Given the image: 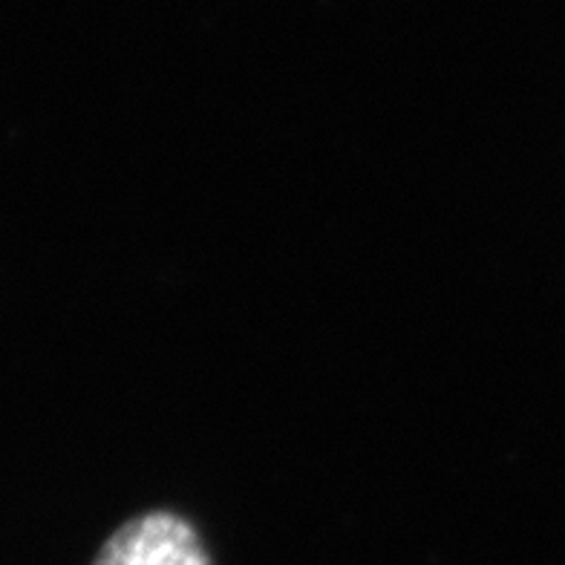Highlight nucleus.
Returning a JSON list of instances; mask_svg holds the SVG:
<instances>
[{"label":"nucleus","instance_id":"obj_1","mask_svg":"<svg viewBox=\"0 0 565 565\" xmlns=\"http://www.w3.org/2000/svg\"><path fill=\"white\" fill-rule=\"evenodd\" d=\"M93 565H211V557L185 516L148 511L113 531Z\"/></svg>","mask_w":565,"mask_h":565}]
</instances>
